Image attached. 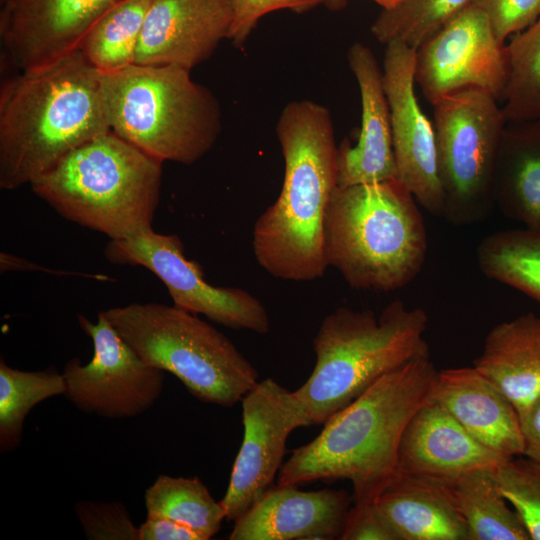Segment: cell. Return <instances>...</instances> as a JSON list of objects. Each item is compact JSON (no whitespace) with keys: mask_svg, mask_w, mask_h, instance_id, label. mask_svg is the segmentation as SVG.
<instances>
[{"mask_svg":"<svg viewBox=\"0 0 540 540\" xmlns=\"http://www.w3.org/2000/svg\"><path fill=\"white\" fill-rule=\"evenodd\" d=\"M232 20L230 0H152L134 64L190 71L228 39Z\"/></svg>","mask_w":540,"mask_h":540,"instance_id":"cell-16","label":"cell"},{"mask_svg":"<svg viewBox=\"0 0 540 540\" xmlns=\"http://www.w3.org/2000/svg\"><path fill=\"white\" fill-rule=\"evenodd\" d=\"M101 85L110 130L162 162L191 165L221 133L218 99L187 69L132 64L101 72Z\"/></svg>","mask_w":540,"mask_h":540,"instance_id":"cell-7","label":"cell"},{"mask_svg":"<svg viewBox=\"0 0 540 540\" xmlns=\"http://www.w3.org/2000/svg\"><path fill=\"white\" fill-rule=\"evenodd\" d=\"M104 255L113 264L142 266L166 286L173 305L201 314L232 329L258 334L270 330V319L263 303L239 287L209 284L199 264L186 258L177 235L161 234L152 228L131 237L110 240Z\"/></svg>","mask_w":540,"mask_h":540,"instance_id":"cell-10","label":"cell"},{"mask_svg":"<svg viewBox=\"0 0 540 540\" xmlns=\"http://www.w3.org/2000/svg\"><path fill=\"white\" fill-rule=\"evenodd\" d=\"M473 367L521 414L540 396V317L529 312L492 327Z\"/></svg>","mask_w":540,"mask_h":540,"instance_id":"cell-22","label":"cell"},{"mask_svg":"<svg viewBox=\"0 0 540 540\" xmlns=\"http://www.w3.org/2000/svg\"><path fill=\"white\" fill-rule=\"evenodd\" d=\"M376 503L400 540H469L450 484L399 471Z\"/></svg>","mask_w":540,"mask_h":540,"instance_id":"cell-21","label":"cell"},{"mask_svg":"<svg viewBox=\"0 0 540 540\" xmlns=\"http://www.w3.org/2000/svg\"><path fill=\"white\" fill-rule=\"evenodd\" d=\"M147 516L182 523L204 540L210 539L226 519L225 510L198 477L160 475L144 495Z\"/></svg>","mask_w":540,"mask_h":540,"instance_id":"cell-27","label":"cell"},{"mask_svg":"<svg viewBox=\"0 0 540 540\" xmlns=\"http://www.w3.org/2000/svg\"><path fill=\"white\" fill-rule=\"evenodd\" d=\"M152 0H122L88 29L78 49L103 73L135 63L136 50Z\"/></svg>","mask_w":540,"mask_h":540,"instance_id":"cell-26","label":"cell"},{"mask_svg":"<svg viewBox=\"0 0 540 540\" xmlns=\"http://www.w3.org/2000/svg\"><path fill=\"white\" fill-rule=\"evenodd\" d=\"M477 441L511 459L523 454L518 412L502 390L476 368L438 370L430 400Z\"/></svg>","mask_w":540,"mask_h":540,"instance_id":"cell-20","label":"cell"},{"mask_svg":"<svg viewBox=\"0 0 540 540\" xmlns=\"http://www.w3.org/2000/svg\"><path fill=\"white\" fill-rule=\"evenodd\" d=\"M501 494L521 517L531 540H540V462L523 455L495 468Z\"/></svg>","mask_w":540,"mask_h":540,"instance_id":"cell-31","label":"cell"},{"mask_svg":"<svg viewBox=\"0 0 540 540\" xmlns=\"http://www.w3.org/2000/svg\"><path fill=\"white\" fill-rule=\"evenodd\" d=\"M101 72L75 49L0 88V188L31 185L69 152L110 132Z\"/></svg>","mask_w":540,"mask_h":540,"instance_id":"cell-3","label":"cell"},{"mask_svg":"<svg viewBox=\"0 0 540 540\" xmlns=\"http://www.w3.org/2000/svg\"><path fill=\"white\" fill-rule=\"evenodd\" d=\"M65 381L54 368L23 371L0 360V450L17 448L22 439L23 424L38 403L64 395Z\"/></svg>","mask_w":540,"mask_h":540,"instance_id":"cell-28","label":"cell"},{"mask_svg":"<svg viewBox=\"0 0 540 540\" xmlns=\"http://www.w3.org/2000/svg\"><path fill=\"white\" fill-rule=\"evenodd\" d=\"M474 0H400L382 9L371 25L373 37L381 44L400 40L418 49Z\"/></svg>","mask_w":540,"mask_h":540,"instance_id":"cell-30","label":"cell"},{"mask_svg":"<svg viewBox=\"0 0 540 540\" xmlns=\"http://www.w3.org/2000/svg\"><path fill=\"white\" fill-rule=\"evenodd\" d=\"M284 178L275 200L256 220L257 263L276 279L307 282L328 268L323 226L338 186V146L329 110L312 100L289 102L276 123Z\"/></svg>","mask_w":540,"mask_h":540,"instance_id":"cell-2","label":"cell"},{"mask_svg":"<svg viewBox=\"0 0 540 540\" xmlns=\"http://www.w3.org/2000/svg\"><path fill=\"white\" fill-rule=\"evenodd\" d=\"M2 1H4V0H0V2H2Z\"/></svg>","mask_w":540,"mask_h":540,"instance_id":"cell-40","label":"cell"},{"mask_svg":"<svg viewBox=\"0 0 540 540\" xmlns=\"http://www.w3.org/2000/svg\"><path fill=\"white\" fill-rule=\"evenodd\" d=\"M507 460L477 441L432 401L411 418L398 450L399 471L446 484L474 469L497 468Z\"/></svg>","mask_w":540,"mask_h":540,"instance_id":"cell-18","label":"cell"},{"mask_svg":"<svg viewBox=\"0 0 540 540\" xmlns=\"http://www.w3.org/2000/svg\"><path fill=\"white\" fill-rule=\"evenodd\" d=\"M507 78L501 96L509 122L540 120V17L505 44Z\"/></svg>","mask_w":540,"mask_h":540,"instance_id":"cell-29","label":"cell"},{"mask_svg":"<svg viewBox=\"0 0 540 540\" xmlns=\"http://www.w3.org/2000/svg\"><path fill=\"white\" fill-rule=\"evenodd\" d=\"M424 309L396 299L380 314L339 307L321 322L313 339L315 365L294 391L306 426L320 425L384 374L429 352Z\"/></svg>","mask_w":540,"mask_h":540,"instance_id":"cell-5","label":"cell"},{"mask_svg":"<svg viewBox=\"0 0 540 540\" xmlns=\"http://www.w3.org/2000/svg\"><path fill=\"white\" fill-rule=\"evenodd\" d=\"M139 540H204L190 527L165 517L147 516L139 526Z\"/></svg>","mask_w":540,"mask_h":540,"instance_id":"cell-36","label":"cell"},{"mask_svg":"<svg viewBox=\"0 0 540 540\" xmlns=\"http://www.w3.org/2000/svg\"><path fill=\"white\" fill-rule=\"evenodd\" d=\"M162 163L110 131L69 152L30 186L65 219L125 239L152 228Z\"/></svg>","mask_w":540,"mask_h":540,"instance_id":"cell-6","label":"cell"},{"mask_svg":"<svg viewBox=\"0 0 540 540\" xmlns=\"http://www.w3.org/2000/svg\"><path fill=\"white\" fill-rule=\"evenodd\" d=\"M347 59L360 91L361 127L355 146H338V186L398 179L382 70L363 43L352 44Z\"/></svg>","mask_w":540,"mask_h":540,"instance_id":"cell-19","label":"cell"},{"mask_svg":"<svg viewBox=\"0 0 540 540\" xmlns=\"http://www.w3.org/2000/svg\"><path fill=\"white\" fill-rule=\"evenodd\" d=\"M498 101L486 90L468 88L432 104L443 217L454 225L480 222L495 205L496 163L507 124Z\"/></svg>","mask_w":540,"mask_h":540,"instance_id":"cell-9","label":"cell"},{"mask_svg":"<svg viewBox=\"0 0 540 540\" xmlns=\"http://www.w3.org/2000/svg\"><path fill=\"white\" fill-rule=\"evenodd\" d=\"M427 247L418 202L399 179L334 190L324 219V256L351 288L406 286L422 270Z\"/></svg>","mask_w":540,"mask_h":540,"instance_id":"cell-4","label":"cell"},{"mask_svg":"<svg viewBox=\"0 0 540 540\" xmlns=\"http://www.w3.org/2000/svg\"><path fill=\"white\" fill-rule=\"evenodd\" d=\"M519 416L523 456L540 462V396Z\"/></svg>","mask_w":540,"mask_h":540,"instance_id":"cell-37","label":"cell"},{"mask_svg":"<svg viewBox=\"0 0 540 540\" xmlns=\"http://www.w3.org/2000/svg\"><path fill=\"white\" fill-rule=\"evenodd\" d=\"M416 51L400 40L385 45L382 76L393 151L398 179L426 211L443 217L434 126L415 95Z\"/></svg>","mask_w":540,"mask_h":540,"instance_id":"cell-14","label":"cell"},{"mask_svg":"<svg viewBox=\"0 0 540 540\" xmlns=\"http://www.w3.org/2000/svg\"><path fill=\"white\" fill-rule=\"evenodd\" d=\"M323 4L331 11H339L347 5V0H323Z\"/></svg>","mask_w":540,"mask_h":540,"instance_id":"cell-38","label":"cell"},{"mask_svg":"<svg viewBox=\"0 0 540 540\" xmlns=\"http://www.w3.org/2000/svg\"><path fill=\"white\" fill-rule=\"evenodd\" d=\"M351 499L344 490L276 485L234 521L229 539H339Z\"/></svg>","mask_w":540,"mask_h":540,"instance_id":"cell-17","label":"cell"},{"mask_svg":"<svg viewBox=\"0 0 540 540\" xmlns=\"http://www.w3.org/2000/svg\"><path fill=\"white\" fill-rule=\"evenodd\" d=\"M341 540H400L376 501L356 502L349 508Z\"/></svg>","mask_w":540,"mask_h":540,"instance_id":"cell-35","label":"cell"},{"mask_svg":"<svg viewBox=\"0 0 540 540\" xmlns=\"http://www.w3.org/2000/svg\"><path fill=\"white\" fill-rule=\"evenodd\" d=\"M480 271L489 279L521 291L540 304V229L494 232L477 246Z\"/></svg>","mask_w":540,"mask_h":540,"instance_id":"cell-25","label":"cell"},{"mask_svg":"<svg viewBox=\"0 0 540 540\" xmlns=\"http://www.w3.org/2000/svg\"><path fill=\"white\" fill-rule=\"evenodd\" d=\"M78 323L92 341L93 356L84 365L73 358L64 366L66 398L83 412L109 419L150 409L162 393L164 371L144 362L103 311L95 323L84 315H78Z\"/></svg>","mask_w":540,"mask_h":540,"instance_id":"cell-11","label":"cell"},{"mask_svg":"<svg viewBox=\"0 0 540 540\" xmlns=\"http://www.w3.org/2000/svg\"><path fill=\"white\" fill-rule=\"evenodd\" d=\"M74 511L87 539L139 540V527L121 502L81 501Z\"/></svg>","mask_w":540,"mask_h":540,"instance_id":"cell-32","label":"cell"},{"mask_svg":"<svg viewBox=\"0 0 540 540\" xmlns=\"http://www.w3.org/2000/svg\"><path fill=\"white\" fill-rule=\"evenodd\" d=\"M103 313L144 362L173 374L204 403L232 407L259 381L234 343L196 314L160 303Z\"/></svg>","mask_w":540,"mask_h":540,"instance_id":"cell-8","label":"cell"},{"mask_svg":"<svg viewBox=\"0 0 540 540\" xmlns=\"http://www.w3.org/2000/svg\"><path fill=\"white\" fill-rule=\"evenodd\" d=\"M377 4H379L382 9H389L394 7L400 0H374Z\"/></svg>","mask_w":540,"mask_h":540,"instance_id":"cell-39","label":"cell"},{"mask_svg":"<svg viewBox=\"0 0 540 540\" xmlns=\"http://www.w3.org/2000/svg\"><path fill=\"white\" fill-rule=\"evenodd\" d=\"M506 78L505 44L473 4L416 51L415 81L431 104L468 88L486 90L501 100Z\"/></svg>","mask_w":540,"mask_h":540,"instance_id":"cell-13","label":"cell"},{"mask_svg":"<svg viewBox=\"0 0 540 540\" xmlns=\"http://www.w3.org/2000/svg\"><path fill=\"white\" fill-rule=\"evenodd\" d=\"M438 370L430 353L384 374L324 422L283 463L277 485L347 479L354 503L376 501L398 474V450L414 414L430 400Z\"/></svg>","mask_w":540,"mask_h":540,"instance_id":"cell-1","label":"cell"},{"mask_svg":"<svg viewBox=\"0 0 540 540\" xmlns=\"http://www.w3.org/2000/svg\"><path fill=\"white\" fill-rule=\"evenodd\" d=\"M122 0H4L0 40L17 70L47 65L78 49L88 29Z\"/></svg>","mask_w":540,"mask_h":540,"instance_id":"cell-15","label":"cell"},{"mask_svg":"<svg viewBox=\"0 0 540 540\" xmlns=\"http://www.w3.org/2000/svg\"><path fill=\"white\" fill-rule=\"evenodd\" d=\"M233 20L228 39L237 47L244 46L256 24L268 13L288 9L303 13L323 4V0H230Z\"/></svg>","mask_w":540,"mask_h":540,"instance_id":"cell-34","label":"cell"},{"mask_svg":"<svg viewBox=\"0 0 540 540\" xmlns=\"http://www.w3.org/2000/svg\"><path fill=\"white\" fill-rule=\"evenodd\" d=\"M494 203L507 218L540 229V120L506 124L496 163Z\"/></svg>","mask_w":540,"mask_h":540,"instance_id":"cell-23","label":"cell"},{"mask_svg":"<svg viewBox=\"0 0 540 540\" xmlns=\"http://www.w3.org/2000/svg\"><path fill=\"white\" fill-rule=\"evenodd\" d=\"M488 18L497 39L505 44L509 36L520 33L540 17V0H474Z\"/></svg>","mask_w":540,"mask_h":540,"instance_id":"cell-33","label":"cell"},{"mask_svg":"<svg viewBox=\"0 0 540 540\" xmlns=\"http://www.w3.org/2000/svg\"><path fill=\"white\" fill-rule=\"evenodd\" d=\"M451 485L469 540H531L519 514L501 494L495 468H478Z\"/></svg>","mask_w":540,"mask_h":540,"instance_id":"cell-24","label":"cell"},{"mask_svg":"<svg viewBox=\"0 0 540 540\" xmlns=\"http://www.w3.org/2000/svg\"><path fill=\"white\" fill-rule=\"evenodd\" d=\"M243 439L229 484L220 500L227 521H235L268 490L283 465L290 433L305 427L294 394L273 378L258 383L241 399Z\"/></svg>","mask_w":540,"mask_h":540,"instance_id":"cell-12","label":"cell"}]
</instances>
